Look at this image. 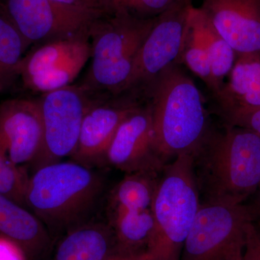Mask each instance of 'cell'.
<instances>
[{
    "label": "cell",
    "instance_id": "obj_1",
    "mask_svg": "<svg viewBox=\"0 0 260 260\" xmlns=\"http://www.w3.org/2000/svg\"><path fill=\"white\" fill-rule=\"evenodd\" d=\"M203 201L244 203L260 187V135L246 128H212L193 155Z\"/></svg>",
    "mask_w": 260,
    "mask_h": 260
},
{
    "label": "cell",
    "instance_id": "obj_2",
    "mask_svg": "<svg viewBox=\"0 0 260 260\" xmlns=\"http://www.w3.org/2000/svg\"><path fill=\"white\" fill-rule=\"evenodd\" d=\"M152 108L154 145L167 164L178 155H194L212 126L203 94L194 81L173 65L145 91Z\"/></svg>",
    "mask_w": 260,
    "mask_h": 260
},
{
    "label": "cell",
    "instance_id": "obj_3",
    "mask_svg": "<svg viewBox=\"0 0 260 260\" xmlns=\"http://www.w3.org/2000/svg\"><path fill=\"white\" fill-rule=\"evenodd\" d=\"M155 18L114 11L95 19L89 30L91 64L80 86L94 95L124 93Z\"/></svg>",
    "mask_w": 260,
    "mask_h": 260
},
{
    "label": "cell",
    "instance_id": "obj_4",
    "mask_svg": "<svg viewBox=\"0 0 260 260\" xmlns=\"http://www.w3.org/2000/svg\"><path fill=\"white\" fill-rule=\"evenodd\" d=\"M103 181L78 162H56L39 168L29 177L27 208L50 229H73L92 210L102 194Z\"/></svg>",
    "mask_w": 260,
    "mask_h": 260
},
{
    "label": "cell",
    "instance_id": "obj_5",
    "mask_svg": "<svg viewBox=\"0 0 260 260\" xmlns=\"http://www.w3.org/2000/svg\"><path fill=\"white\" fill-rule=\"evenodd\" d=\"M161 174L152 204L155 228L147 251L153 260H181L201 205L192 155H178Z\"/></svg>",
    "mask_w": 260,
    "mask_h": 260
},
{
    "label": "cell",
    "instance_id": "obj_6",
    "mask_svg": "<svg viewBox=\"0 0 260 260\" xmlns=\"http://www.w3.org/2000/svg\"><path fill=\"white\" fill-rule=\"evenodd\" d=\"M254 218L244 203L201 201L181 260H243Z\"/></svg>",
    "mask_w": 260,
    "mask_h": 260
},
{
    "label": "cell",
    "instance_id": "obj_7",
    "mask_svg": "<svg viewBox=\"0 0 260 260\" xmlns=\"http://www.w3.org/2000/svg\"><path fill=\"white\" fill-rule=\"evenodd\" d=\"M193 8L191 0H178L155 18L137 56L124 93L144 97L149 87L166 70L173 65L181 64Z\"/></svg>",
    "mask_w": 260,
    "mask_h": 260
},
{
    "label": "cell",
    "instance_id": "obj_8",
    "mask_svg": "<svg viewBox=\"0 0 260 260\" xmlns=\"http://www.w3.org/2000/svg\"><path fill=\"white\" fill-rule=\"evenodd\" d=\"M94 96L80 85L43 93L38 99L42 114L44 144L34 164L39 169L74 153L84 116Z\"/></svg>",
    "mask_w": 260,
    "mask_h": 260
},
{
    "label": "cell",
    "instance_id": "obj_9",
    "mask_svg": "<svg viewBox=\"0 0 260 260\" xmlns=\"http://www.w3.org/2000/svg\"><path fill=\"white\" fill-rule=\"evenodd\" d=\"M0 13L29 45L89 34L94 20L103 15L51 0H0Z\"/></svg>",
    "mask_w": 260,
    "mask_h": 260
},
{
    "label": "cell",
    "instance_id": "obj_10",
    "mask_svg": "<svg viewBox=\"0 0 260 260\" xmlns=\"http://www.w3.org/2000/svg\"><path fill=\"white\" fill-rule=\"evenodd\" d=\"M104 158L127 173L160 172L167 165L154 145L153 116L150 102L140 104L116 129Z\"/></svg>",
    "mask_w": 260,
    "mask_h": 260
},
{
    "label": "cell",
    "instance_id": "obj_11",
    "mask_svg": "<svg viewBox=\"0 0 260 260\" xmlns=\"http://www.w3.org/2000/svg\"><path fill=\"white\" fill-rule=\"evenodd\" d=\"M44 130L38 99H8L0 104V154L12 164L34 162L42 150Z\"/></svg>",
    "mask_w": 260,
    "mask_h": 260
},
{
    "label": "cell",
    "instance_id": "obj_12",
    "mask_svg": "<svg viewBox=\"0 0 260 260\" xmlns=\"http://www.w3.org/2000/svg\"><path fill=\"white\" fill-rule=\"evenodd\" d=\"M95 95L84 116L78 145L73 154L75 162L84 166L104 158L116 129L126 116L140 105L132 93L108 100Z\"/></svg>",
    "mask_w": 260,
    "mask_h": 260
},
{
    "label": "cell",
    "instance_id": "obj_13",
    "mask_svg": "<svg viewBox=\"0 0 260 260\" xmlns=\"http://www.w3.org/2000/svg\"><path fill=\"white\" fill-rule=\"evenodd\" d=\"M200 8L237 56L260 54V0H204Z\"/></svg>",
    "mask_w": 260,
    "mask_h": 260
},
{
    "label": "cell",
    "instance_id": "obj_14",
    "mask_svg": "<svg viewBox=\"0 0 260 260\" xmlns=\"http://www.w3.org/2000/svg\"><path fill=\"white\" fill-rule=\"evenodd\" d=\"M213 96L223 119L260 109V54L237 56L226 81Z\"/></svg>",
    "mask_w": 260,
    "mask_h": 260
},
{
    "label": "cell",
    "instance_id": "obj_15",
    "mask_svg": "<svg viewBox=\"0 0 260 260\" xmlns=\"http://www.w3.org/2000/svg\"><path fill=\"white\" fill-rule=\"evenodd\" d=\"M0 236L18 244L35 258L47 249L50 238L45 225L28 208L0 193Z\"/></svg>",
    "mask_w": 260,
    "mask_h": 260
},
{
    "label": "cell",
    "instance_id": "obj_16",
    "mask_svg": "<svg viewBox=\"0 0 260 260\" xmlns=\"http://www.w3.org/2000/svg\"><path fill=\"white\" fill-rule=\"evenodd\" d=\"M114 252L112 228L103 223L80 224L61 240L54 260H106Z\"/></svg>",
    "mask_w": 260,
    "mask_h": 260
},
{
    "label": "cell",
    "instance_id": "obj_17",
    "mask_svg": "<svg viewBox=\"0 0 260 260\" xmlns=\"http://www.w3.org/2000/svg\"><path fill=\"white\" fill-rule=\"evenodd\" d=\"M208 53L213 80L212 93H218L234 68L237 55L234 49L214 28L200 8H193L189 20Z\"/></svg>",
    "mask_w": 260,
    "mask_h": 260
},
{
    "label": "cell",
    "instance_id": "obj_18",
    "mask_svg": "<svg viewBox=\"0 0 260 260\" xmlns=\"http://www.w3.org/2000/svg\"><path fill=\"white\" fill-rule=\"evenodd\" d=\"M154 228L151 209L114 211L112 230L115 237V252L127 254L147 251Z\"/></svg>",
    "mask_w": 260,
    "mask_h": 260
},
{
    "label": "cell",
    "instance_id": "obj_19",
    "mask_svg": "<svg viewBox=\"0 0 260 260\" xmlns=\"http://www.w3.org/2000/svg\"><path fill=\"white\" fill-rule=\"evenodd\" d=\"M90 44L89 34L56 39L38 44L19 64L18 75L22 80L42 73L66 61Z\"/></svg>",
    "mask_w": 260,
    "mask_h": 260
},
{
    "label": "cell",
    "instance_id": "obj_20",
    "mask_svg": "<svg viewBox=\"0 0 260 260\" xmlns=\"http://www.w3.org/2000/svg\"><path fill=\"white\" fill-rule=\"evenodd\" d=\"M158 173H127L113 191L111 203L114 211L151 209L159 181Z\"/></svg>",
    "mask_w": 260,
    "mask_h": 260
},
{
    "label": "cell",
    "instance_id": "obj_21",
    "mask_svg": "<svg viewBox=\"0 0 260 260\" xmlns=\"http://www.w3.org/2000/svg\"><path fill=\"white\" fill-rule=\"evenodd\" d=\"M91 56L90 44L66 61L23 80L32 91L46 93L71 85Z\"/></svg>",
    "mask_w": 260,
    "mask_h": 260
},
{
    "label": "cell",
    "instance_id": "obj_22",
    "mask_svg": "<svg viewBox=\"0 0 260 260\" xmlns=\"http://www.w3.org/2000/svg\"><path fill=\"white\" fill-rule=\"evenodd\" d=\"M29 46L10 20L0 13V93L18 76L19 64Z\"/></svg>",
    "mask_w": 260,
    "mask_h": 260
},
{
    "label": "cell",
    "instance_id": "obj_23",
    "mask_svg": "<svg viewBox=\"0 0 260 260\" xmlns=\"http://www.w3.org/2000/svg\"><path fill=\"white\" fill-rule=\"evenodd\" d=\"M180 62L184 63L213 92V80L209 57L203 42L191 28L190 23L186 32Z\"/></svg>",
    "mask_w": 260,
    "mask_h": 260
},
{
    "label": "cell",
    "instance_id": "obj_24",
    "mask_svg": "<svg viewBox=\"0 0 260 260\" xmlns=\"http://www.w3.org/2000/svg\"><path fill=\"white\" fill-rule=\"evenodd\" d=\"M29 177L23 168L0 154V193L27 208L25 191Z\"/></svg>",
    "mask_w": 260,
    "mask_h": 260
},
{
    "label": "cell",
    "instance_id": "obj_25",
    "mask_svg": "<svg viewBox=\"0 0 260 260\" xmlns=\"http://www.w3.org/2000/svg\"><path fill=\"white\" fill-rule=\"evenodd\" d=\"M178 0H106L112 11L124 12L140 18H153Z\"/></svg>",
    "mask_w": 260,
    "mask_h": 260
},
{
    "label": "cell",
    "instance_id": "obj_26",
    "mask_svg": "<svg viewBox=\"0 0 260 260\" xmlns=\"http://www.w3.org/2000/svg\"><path fill=\"white\" fill-rule=\"evenodd\" d=\"M68 8L83 10L95 14L104 15L112 13L106 0H51Z\"/></svg>",
    "mask_w": 260,
    "mask_h": 260
},
{
    "label": "cell",
    "instance_id": "obj_27",
    "mask_svg": "<svg viewBox=\"0 0 260 260\" xmlns=\"http://www.w3.org/2000/svg\"><path fill=\"white\" fill-rule=\"evenodd\" d=\"M223 121L225 125L246 128L260 135V109L235 114Z\"/></svg>",
    "mask_w": 260,
    "mask_h": 260
},
{
    "label": "cell",
    "instance_id": "obj_28",
    "mask_svg": "<svg viewBox=\"0 0 260 260\" xmlns=\"http://www.w3.org/2000/svg\"><path fill=\"white\" fill-rule=\"evenodd\" d=\"M243 260H260V230L254 223L248 230Z\"/></svg>",
    "mask_w": 260,
    "mask_h": 260
},
{
    "label": "cell",
    "instance_id": "obj_29",
    "mask_svg": "<svg viewBox=\"0 0 260 260\" xmlns=\"http://www.w3.org/2000/svg\"><path fill=\"white\" fill-rule=\"evenodd\" d=\"M23 249L16 243L0 236V260H26Z\"/></svg>",
    "mask_w": 260,
    "mask_h": 260
},
{
    "label": "cell",
    "instance_id": "obj_30",
    "mask_svg": "<svg viewBox=\"0 0 260 260\" xmlns=\"http://www.w3.org/2000/svg\"><path fill=\"white\" fill-rule=\"evenodd\" d=\"M106 260H153L148 251L136 254H119L114 252Z\"/></svg>",
    "mask_w": 260,
    "mask_h": 260
},
{
    "label": "cell",
    "instance_id": "obj_31",
    "mask_svg": "<svg viewBox=\"0 0 260 260\" xmlns=\"http://www.w3.org/2000/svg\"><path fill=\"white\" fill-rule=\"evenodd\" d=\"M251 210V213L254 216V220L260 218V187L256 192L255 199L253 201L252 204L249 205Z\"/></svg>",
    "mask_w": 260,
    "mask_h": 260
}]
</instances>
